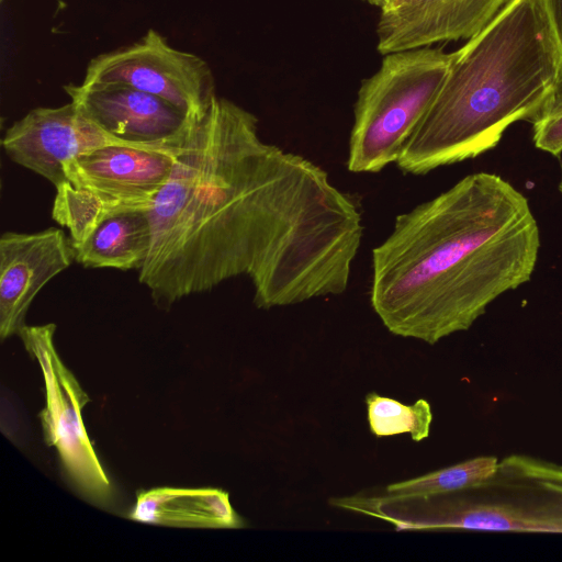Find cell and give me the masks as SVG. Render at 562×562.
I'll list each match as a JSON object with an SVG mask.
<instances>
[{"label": "cell", "mask_w": 562, "mask_h": 562, "mask_svg": "<svg viewBox=\"0 0 562 562\" xmlns=\"http://www.w3.org/2000/svg\"><path fill=\"white\" fill-rule=\"evenodd\" d=\"M83 85L121 83L160 97L192 121H201L217 97L210 66L177 49L155 30L132 45L91 59Z\"/></svg>", "instance_id": "8"}, {"label": "cell", "mask_w": 562, "mask_h": 562, "mask_svg": "<svg viewBox=\"0 0 562 562\" xmlns=\"http://www.w3.org/2000/svg\"><path fill=\"white\" fill-rule=\"evenodd\" d=\"M368 1L370 4L372 5H375L378 8H383L387 2H390L391 0H366Z\"/></svg>", "instance_id": "19"}, {"label": "cell", "mask_w": 562, "mask_h": 562, "mask_svg": "<svg viewBox=\"0 0 562 562\" xmlns=\"http://www.w3.org/2000/svg\"><path fill=\"white\" fill-rule=\"evenodd\" d=\"M361 512L396 530L562 533V464L509 454L476 486L429 497L364 496Z\"/></svg>", "instance_id": "4"}, {"label": "cell", "mask_w": 562, "mask_h": 562, "mask_svg": "<svg viewBox=\"0 0 562 562\" xmlns=\"http://www.w3.org/2000/svg\"><path fill=\"white\" fill-rule=\"evenodd\" d=\"M363 1H366V0H363Z\"/></svg>", "instance_id": "22"}, {"label": "cell", "mask_w": 562, "mask_h": 562, "mask_svg": "<svg viewBox=\"0 0 562 562\" xmlns=\"http://www.w3.org/2000/svg\"><path fill=\"white\" fill-rule=\"evenodd\" d=\"M539 249L528 199L495 173H471L396 216L372 249L370 303L393 335L435 345L528 282Z\"/></svg>", "instance_id": "2"}, {"label": "cell", "mask_w": 562, "mask_h": 562, "mask_svg": "<svg viewBox=\"0 0 562 562\" xmlns=\"http://www.w3.org/2000/svg\"><path fill=\"white\" fill-rule=\"evenodd\" d=\"M55 324L25 325L19 336L40 364L46 406L40 413L44 440L54 447L77 488L90 501L105 505L112 488L83 425L81 409L90 401L77 379L59 358Z\"/></svg>", "instance_id": "7"}, {"label": "cell", "mask_w": 562, "mask_h": 562, "mask_svg": "<svg viewBox=\"0 0 562 562\" xmlns=\"http://www.w3.org/2000/svg\"><path fill=\"white\" fill-rule=\"evenodd\" d=\"M1 144L12 161L45 178L55 188L66 181L64 166L93 149L111 145L156 148L109 134L71 101L29 111L7 128Z\"/></svg>", "instance_id": "9"}, {"label": "cell", "mask_w": 562, "mask_h": 562, "mask_svg": "<svg viewBox=\"0 0 562 562\" xmlns=\"http://www.w3.org/2000/svg\"><path fill=\"white\" fill-rule=\"evenodd\" d=\"M562 61V0H539Z\"/></svg>", "instance_id": "18"}, {"label": "cell", "mask_w": 562, "mask_h": 562, "mask_svg": "<svg viewBox=\"0 0 562 562\" xmlns=\"http://www.w3.org/2000/svg\"><path fill=\"white\" fill-rule=\"evenodd\" d=\"M76 261L61 228L4 232L0 237V337L19 335L38 292Z\"/></svg>", "instance_id": "11"}, {"label": "cell", "mask_w": 562, "mask_h": 562, "mask_svg": "<svg viewBox=\"0 0 562 562\" xmlns=\"http://www.w3.org/2000/svg\"><path fill=\"white\" fill-rule=\"evenodd\" d=\"M182 146L111 145L76 157L64 166L66 181L55 188L53 220L77 245L110 216L149 211Z\"/></svg>", "instance_id": "6"}, {"label": "cell", "mask_w": 562, "mask_h": 562, "mask_svg": "<svg viewBox=\"0 0 562 562\" xmlns=\"http://www.w3.org/2000/svg\"><path fill=\"white\" fill-rule=\"evenodd\" d=\"M561 88L562 61L539 0H507L454 52L437 97L395 164L422 176L475 158L496 147L513 123H532Z\"/></svg>", "instance_id": "3"}, {"label": "cell", "mask_w": 562, "mask_h": 562, "mask_svg": "<svg viewBox=\"0 0 562 562\" xmlns=\"http://www.w3.org/2000/svg\"><path fill=\"white\" fill-rule=\"evenodd\" d=\"M64 89L102 130L140 146L181 147L196 122L167 100L126 85L69 83Z\"/></svg>", "instance_id": "10"}, {"label": "cell", "mask_w": 562, "mask_h": 562, "mask_svg": "<svg viewBox=\"0 0 562 562\" xmlns=\"http://www.w3.org/2000/svg\"><path fill=\"white\" fill-rule=\"evenodd\" d=\"M560 168H561V178H560V181H559V184H558V190L562 194V161L560 164Z\"/></svg>", "instance_id": "20"}, {"label": "cell", "mask_w": 562, "mask_h": 562, "mask_svg": "<svg viewBox=\"0 0 562 562\" xmlns=\"http://www.w3.org/2000/svg\"><path fill=\"white\" fill-rule=\"evenodd\" d=\"M498 459L475 457L406 481L392 483L385 493L397 497H429L476 486L493 475Z\"/></svg>", "instance_id": "15"}, {"label": "cell", "mask_w": 562, "mask_h": 562, "mask_svg": "<svg viewBox=\"0 0 562 562\" xmlns=\"http://www.w3.org/2000/svg\"><path fill=\"white\" fill-rule=\"evenodd\" d=\"M148 214L138 280L161 307L244 274L258 308L342 294L364 231L326 170L263 142L257 116L220 97L193 123Z\"/></svg>", "instance_id": "1"}, {"label": "cell", "mask_w": 562, "mask_h": 562, "mask_svg": "<svg viewBox=\"0 0 562 562\" xmlns=\"http://www.w3.org/2000/svg\"><path fill=\"white\" fill-rule=\"evenodd\" d=\"M383 56L357 93L347 158L351 172H379L397 161L437 97L454 52L425 46Z\"/></svg>", "instance_id": "5"}, {"label": "cell", "mask_w": 562, "mask_h": 562, "mask_svg": "<svg viewBox=\"0 0 562 562\" xmlns=\"http://www.w3.org/2000/svg\"><path fill=\"white\" fill-rule=\"evenodd\" d=\"M153 243L148 211L105 218L82 243L74 245L76 262L91 269L140 270Z\"/></svg>", "instance_id": "14"}, {"label": "cell", "mask_w": 562, "mask_h": 562, "mask_svg": "<svg viewBox=\"0 0 562 562\" xmlns=\"http://www.w3.org/2000/svg\"><path fill=\"white\" fill-rule=\"evenodd\" d=\"M130 518L136 521L194 528H241L228 493L218 488L157 487L137 493Z\"/></svg>", "instance_id": "13"}, {"label": "cell", "mask_w": 562, "mask_h": 562, "mask_svg": "<svg viewBox=\"0 0 562 562\" xmlns=\"http://www.w3.org/2000/svg\"><path fill=\"white\" fill-rule=\"evenodd\" d=\"M371 432L386 437L409 432L414 441L429 436L432 412L428 401L420 398L412 405L371 392L366 396Z\"/></svg>", "instance_id": "16"}, {"label": "cell", "mask_w": 562, "mask_h": 562, "mask_svg": "<svg viewBox=\"0 0 562 562\" xmlns=\"http://www.w3.org/2000/svg\"><path fill=\"white\" fill-rule=\"evenodd\" d=\"M507 0H391L376 24L380 54L470 40Z\"/></svg>", "instance_id": "12"}, {"label": "cell", "mask_w": 562, "mask_h": 562, "mask_svg": "<svg viewBox=\"0 0 562 562\" xmlns=\"http://www.w3.org/2000/svg\"><path fill=\"white\" fill-rule=\"evenodd\" d=\"M1 1H3V0H1Z\"/></svg>", "instance_id": "21"}, {"label": "cell", "mask_w": 562, "mask_h": 562, "mask_svg": "<svg viewBox=\"0 0 562 562\" xmlns=\"http://www.w3.org/2000/svg\"><path fill=\"white\" fill-rule=\"evenodd\" d=\"M532 142L538 149L553 156L562 153V92L532 122Z\"/></svg>", "instance_id": "17"}]
</instances>
